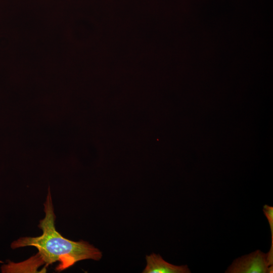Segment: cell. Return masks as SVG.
Returning a JSON list of instances; mask_svg holds the SVG:
<instances>
[{"instance_id":"obj_4","label":"cell","mask_w":273,"mask_h":273,"mask_svg":"<svg viewBox=\"0 0 273 273\" xmlns=\"http://www.w3.org/2000/svg\"><path fill=\"white\" fill-rule=\"evenodd\" d=\"M263 211L268 220L271 233V246L268 252L267 253L268 256L270 259L273 258V207L267 205H264Z\"/></svg>"},{"instance_id":"obj_3","label":"cell","mask_w":273,"mask_h":273,"mask_svg":"<svg viewBox=\"0 0 273 273\" xmlns=\"http://www.w3.org/2000/svg\"><path fill=\"white\" fill-rule=\"evenodd\" d=\"M147 265L143 273H190L187 265L177 266L165 261L159 254L152 253L146 256Z\"/></svg>"},{"instance_id":"obj_2","label":"cell","mask_w":273,"mask_h":273,"mask_svg":"<svg viewBox=\"0 0 273 273\" xmlns=\"http://www.w3.org/2000/svg\"><path fill=\"white\" fill-rule=\"evenodd\" d=\"M273 266L267 259V253L259 250L242 256L233 262L226 273H272Z\"/></svg>"},{"instance_id":"obj_1","label":"cell","mask_w":273,"mask_h":273,"mask_svg":"<svg viewBox=\"0 0 273 273\" xmlns=\"http://www.w3.org/2000/svg\"><path fill=\"white\" fill-rule=\"evenodd\" d=\"M44 211L45 217L40 220L38 225L42 231L41 235L20 238L11 244L13 249L33 246L38 250L36 255L23 262L19 263L20 264L27 266L25 268H27L34 263L33 266H39L44 263L47 266L58 261L60 263L56 270L61 271L80 260H99L101 259L102 252L97 248L84 241L75 242L68 240L56 230V215L50 187L44 203Z\"/></svg>"}]
</instances>
